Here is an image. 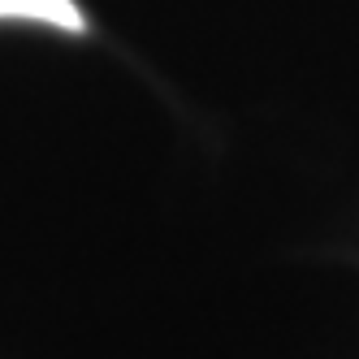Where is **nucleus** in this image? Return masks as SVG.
Wrapping results in <instances>:
<instances>
[{
	"label": "nucleus",
	"instance_id": "nucleus-1",
	"mask_svg": "<svg viewBox=\"0 0 359 359\" xmlns=\"http://www.w3.org/2000/svg\"><path fill=\"white\" fill-rule=\"evenodd\" d=\"M0 22H43L69 35H83L87 22L74 0H0Z\"/></svg>",
	"mask_w": 359,
	"mask_h": 359
}]
</instances>
